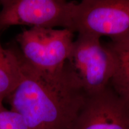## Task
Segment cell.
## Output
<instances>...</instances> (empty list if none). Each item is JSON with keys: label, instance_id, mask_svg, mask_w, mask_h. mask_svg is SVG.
<instances>
[{"label": "cell", "instance_id": "obj_4", "mask_svg": "<svg viewBox=\"0 0 129 129\" xmlns=\"http://www.w3.org/2000/svg\"><path fill=\"white\" fill-rule=\"evenodd\" d=\"M68 29L32 27L16 37V43L25 60L40 71H57L67 62L74 41Z\"/></svg>", "mask_w": 129, "mask_h": 129}, {"label": "cell", "instance_id": "obj_9", "mask_svg": "<svg viewBox=\"0 0 129 129\" xmlns=\"http://www.w3.org/2000/svg\"><path fill=\"white\" fill-rule=\"evenodd\" d=\"M0 129H29L23 117L4 105L0 106Z\"/></svg>", "mask_w": 129, "mask_h": 129}, {"label": "cell", "instance_id": "obj_5", "mask_svg": "<svg viewBox=\"0 0 129 129\" xmlns=\"http://www.w3.org/2000/svg\"><path fill=\"white\" fill-rule=\"evenodd\" d=\"M74 3L64 0H0V33L16 25L71 30Z\"/></svg>", "mask_w": 129, "mask_h": 129}, {"label": "cell", "instance_id": "obj_7", "mask_svg": "<svg viewBox=\"0 0 129 129\" xmlns=\"http://www.w3.org/2000/svg\"><path fill=\"white\" fill-rule=\"evenodd\" d=\"M20 80V70L13 43L5 48L0 39V106L16 88Z\"/></svg>", "mask_w": 129, "mask_h": 129}, {"label": "cell", "instance_id": "obj_8", "mask_svg": "<svg viewBox=\"0 0 129 129\" xmlns=\"http://www.w3.org/2000/svg\"><path fill=\"white\" fill-rule=\"evenodd\" d=\"M115 59V69L110 84L122 98L129 100V41L107 45Z\"/></svg>", "mask_w": 129, "mask_h": 129}, {"label": "cell", "instance_id": "obj_2", "mask_svg": "<svg viewBox=\"0 0 129 129\" xmlns=\"http://www.w3.org/2000/svg\"><path fill=\"white\" fill-rule=\"evenodd\" d=\"M71 30L108 37L112 43L129 41V0H83L75 2Z\"/></svg>", "mask_w": 129, "mask_h": 129}, {"label": "cell", "instance_id": "obj_1", "mask_svg": "<svg viewBox=\"0 0 129 129\" xmlns=\"http://www.w3.org/2000/svg\"><path fill=\"white\" fill-rule=\"evenodd\" d=\"M20 80L5 101L20 114L29 129H71L86 99L78 77L67 62L57 71L28 64L13 43Z\"/></svg>", "mask_w": 129, "mask_h": 129}, {"label": "cell", "instance_id": "obj_6", "mask_svg": "<svg viewBox=\"0 0 129 129\" xmlns=\"http://www.w3.org/2000/svg\"><path fill=\"white\" fill-rule=\"evenodd\" d=\"M71 129H129V100L110 84L99 93L87 95Z\"/></svg>", "mask_w": 129, "mask_h": 129}, {"label": "cell", "instance_id": "obj_3", "mask_svg": "<svg viewBox=\"0 0 129 129\" xmlns=\"http://www.w3.org/2000/svg\"><path fill=\"white\" fill-rule=\"evenodd\" d=\"M67 62L78 77L87 95L104 90L110 84L115 69V59L101 37L78 34Z\"/></svg>", "mask_w": 129, "mask_h": 129}]
</instances>
